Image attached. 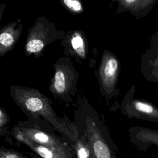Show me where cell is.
Segmentation results:
<instances>
[{"mask_svg":"<svg viewBox=\"0 0 158 158\" xmlns=\"http://www.w3.org/2000/svg\"><path fill=\"white\" fill-rule=\"evenodd\" d=\"M9 95L28 118H41L61 133L71 138L72 133L64 121L56 115L51 101L38 89L20 85L9 87Z\"/></svg>","mask_w":158,"mask_h":158,"instance_id":"6da1fadb","label":"cell"},{"mask_svg":"<svg viewBox=\"0 0 158 158\" xmlns=\"http://www.w3.org/2000/svg\"><path fill=\"white\" fill-rule=\"evenodd\" d=\"M64 34V32L57 30L54 24L45 17H38L28 30L23 48L25 55L40 57L43 56L48 45L62 38Z\"/></svg>","mask_w":158,"mask_h":158,"instance_id":"7a4b0ae2","label":"cell"},{"mask_svg":"<svg viewBox=\"0 0 158 158\" xmlns=\"http://www.w3.org/2000/svg\"><path fill=\"white\" fill-rule=\"evenodd\" d=\"M15 125L33 141L70 156V152L65 144L49 131L43 123L41 118H28L24 121L18 122Z\"/></svg>","mask_w":158,"mask_h":158,"instance_id":"3957f363","label":"cell"},{"mask_svg":"<svg viewBox=\"0 0 158 158\" xmlns=\"http://www.w3.org/2000/svg\"><path fill=\"white\" fill-rule=\"evenodd\" d=\"M53 67L54 75L50 81L49 91L54 97L64 99L71 86L72 70L65 59H60Z\"/></svg>","mask_w":158,"mask_h":158,"instance_id":"277c9868","label":"cell"},{"mask_svg":"<svg viewBox=\"0 0 158 158\" xmlns=\"http://www.w3.org/2000/svg\"><path fill=\"white\" fill-rule=\"evenodd\" d=\"M23 25L20 20L10 22L0 28V57L12 51L21 36Z\"/></svg>","mask_w":158,"mask_h":158,"instance_id":"5b68a950","label":"cell"},{"mask_svg":"<svg viewBox=\"0 0 158 158\" xmlns=\"http://www.w3.org/2000/svg\"><path fill=\"white\" fill-rule=\"evenodd\" d=\"M10 133L19 143L25 144L36 154L44 158H64L69 156L57 150L38 143L25 135L20 130L14 125L10 130Z\"/></svg>","mask_w":158,"mask_h":158,"instance_id":"8992f818","label":"cell"},{"mask_svg":"<svg viewBox=\"0 0 158 158\" xmlns=\"http://www.w3.org/2000/svg\"><path fill=\"white\" fill-rule=\"evenodd\" d=\"M118 63L116 58L111 55L105 56L100 67V76L103 86L110 91L115 85Z\"/></svg>","mask_w":158,"mask_h":158,"instance_id":"52a82bcc","label":"cell"},{"mask_svg":"<svg viewBox=\"0 0 158 158\" xmlns=\"http://www.w3.org/2000/svg\"><path fill=\"white\" fill-rule=\"evenodd\" d=\"M158 0H138L128 11L136 18L143 17L147 14Z\"/></svg>","mask_w":158,"mask_h":158,"instance_id":"ba28073f","label":"cell"},{"mask_svg":"<svg viewBox=\"0 0 158 158\" xmlns=\"http://www.w3.org/2000/svg\"><path fill=\"white\" fill-rule=\"evenodd\" d=\"M92 148L95 157L98 158H109L111 157L108 146L99 138H94L92 142Z\"/></svg>","mask_w":158,"mask_h":158,"instance_id":"9c48e42d","label":"cell"},{"mask_svg":"<svg viewBox=\"0 0 158 158\" xmlns=\"http://www.w3.org/2000/svg\"><path fill=\"white\" fill-rule=\"evenodd\" d=\"M70 44L72 49L80 57H84L85 55V48L84 40L78 31H75L72 33L70 38Z\"/></svg>","mask_w":158,"mask_h":158,"instance_id":"30bf717a","label":"cell"},{"mask_svg":"<svg viewBox=\"0 0 158 158\" xmlns=\"http://www.w3.org/2000/svg\"><path fill=\"white\" fill-rule=\"evenodd\" d=\"M133 106L136 110L141 113L152 115L154 117L158 116V110L152 105L149 103L135 101L133 102Z\"/></svg>","mask_w":158,"mask_h":158,"instance_id":"8fae6325","label":"cell"},{"mask_svg":"<svg viewBox=\"0 0 158 158\" xmlns=\"http://www.w3.org/2000/svg\"><path fill=\"white\" fill-rule=\"evenodd\" d=\"M64 7L71 13L81 14L83 12V6L81 0H61Z\"/></svg>","mask_w":158,"mask_h":158,"instance_id":"7c38bea8","label":"cell"},{"mask_svg":"<svg viewBox=\"0 0 158 158\" xmlns=\"http://www.w3.org/2000/svg\"><path fill=\"white\" fill-rule=\"evenodd\" d=\"M10 118L8 114L0 108V137L5 136L7 133H10L9 130V125Z\"/></svg>","mask_w":158,"mask_h":158,"instance_id":"4fadbf2b","label":"cell"},{"mask_svg":"<svg viewBox=\"0 0 158 158\" xmlns=\"http://www.w3.org/2000/svg\"><path fill=\"white\" fill-rule=\"evenodd\" d=\"M27 156L14 149L0 146V158H27Z\"/></svg>","mask_w":158,"mask_h":158,"instance_id":"5bb4252c","label":"cell"},{"mask_svg":"<svg viewBox=\"0 0 158 158\" xmlns=\"http://www.w3.org/2000/svg\"><path fill=\"white\" fill-rule=\"evenodd\" d=\"M112 2L118 3L116 12L118 14L129 11L138 0H111Z\"/></svg>","mask_w":158,"mask_h":158,"instance_id":"9a60e30c","label":"cell"},{"mask_svg":"<svg viewBox=\"0 0 158 158\" xmlns=\"http://www.w3.org/2000/svg\"><path fill=\"white\" fill-rule=\"evenodd\" d=\"M139 135L143 140L154 143L158 145V131L149 130H143L141 131Z\"/></svg>","mask_w":158,"mask_h":158,"instance_id":"2e32d148","label":"cell"},{"mask_svg":"<svg viewBox=\"0 0 158 158\" xmlns=\"http://www.w3.org/2000/svg\"><path fill=\"white\" fill-rule=\"evenodd\" d=\"M77 153L78 157L80 158H87L90 157V152L89 149L86 147L82 145L78 146Z\"/></svg>","mask_w":158,"mask_h":158,"instance_id":"e0dca14e","label":"cell"},{"mask_svg":"<svg viewBox=\"0 0 158 158\" xmlns=\"http://www.w3.org/2000/svg\"><path fill=\"white\" fill-rule=\"evenodd\" d=\"M6 7V5L5 4H2L0 6V23H1L2 17V15H3V13H4V11L5 10Z\"/></svg>","mask_w":158,"mask_h":158,"instance_id":"ac0fdd59","label":"cell"}]
</instances>
